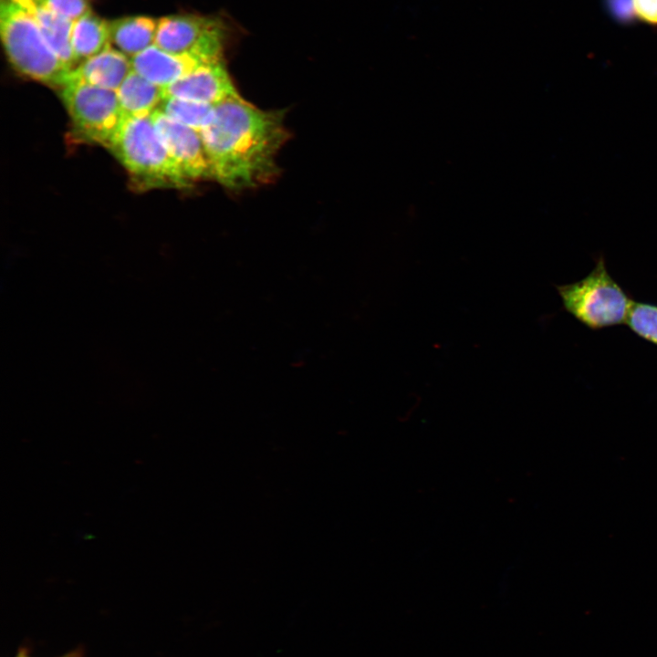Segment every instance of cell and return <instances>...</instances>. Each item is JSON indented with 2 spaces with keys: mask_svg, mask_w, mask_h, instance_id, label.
<instances>
[{
  "mask_svg": "<svg viewBox=\"0 0 657 657\" xmlns=\"http://www.w3.org/2000/svg\"><path fill=\"white\" fill-rule=\"evenodd\" d=\"M200 133L213 178L232 190L269 182L287 139L281 112L261 110L239 94L216 105L213 120Z\"/></svg>",
  "mask_w": 657,
  "mask_h": 657,
  "instance_id": "6da1fadb",
  "label": "cell"
},
{
  "mask_svg": "<svg viewBox=\"0 0 657 657\" xmlns=\"http://www.w3.org/2000/svg\"><path fill=\"white\" fill-rule=\"evenodd\" d=\"M0 35L6 57L17 73L53 88L67 83L72 68L45 40L34 0H0Z\"/></svg>",
  "mask_w": 657,
  "mask_h": 657,
  "instance_id": "7a4b0ae2",
  "label": "cell"
},
{
  "mask_svg": "<svg viewBox=\"0 0 657 657\" xmlns=\"http://www.w3.org/2000/svg\"><path fill=\"white\" fill-rule=\"evenodd\" d=\"M108 149L137 190L191 186L169 153L151 116L125 117Z\"/></svg>",
  "mask_w": 657,
  "mask_h": 657,
  "instance_id": "3957f363",
  "label": "cell"
},
{
  "mask_svg": "<svg viewBox=\"0 0 657 657\" xmlns=\"http://www.w3.org/2000/svg\"><path fill=\"white\" fill-rule=\"evenodd\" d=\"M556 287L565 310L591 329L626 323L634 302L610 275L602 256L584 278Z\"/></svg>",
  "mask_w": 657,
  "mask_h": 657,
  "instance_id": "277c9868",
  "label": "cell"
},
{
  "mask_svg": "<svg viewBox=\"0 0 657 657\" xmlns=\"http://www.w3.org/2000/svg\"><path fill=\"white\" fill-rule=\"evenodd\" d=\"M59 89L76 136L108 148L125 119L117 91L76 80Z\"/></svg>",
  "mask_w": 657,
  "mask_h": 657,
  "instance_id": "5b68a950",
  "label": "cell"
},
{
  "mask_svg": "<svg viewBox=\"0 0 657 657\" xmlns=\"http://www.w3.org/2000/svg\"><path fill=\"white\" fill-rule=\"evenodd\" d=\"M226 29L222 20L200 15H171L158 19L155 45L173 54L204 61L222 59Z\"/></svg>",
  "mask_w": 657,
  "mask_h": 657,
  "instance_id": "8992f818",
  "label": "cell"
},
{
  "mask_svg": "<svg viewBox=\"0 0 657 657\" xmlns=\"http://www.w3.org/2000/svg\"><path fill=\"white\" fill-rule=\"evenodd\" d=\"M151 120L169 153L191 185L213 178L200 131L179 123L159 110L151 114Z\"/></svg>",
  "mask_w": 657,
  "mask_h": 657,
  "instance_id": "52a82bcc",
  "label": "cell"
},
{
  "mask_svg": "<svg viewBox=\"0 0 657 657\" xmlns=\"http://www.w3.org/2000/svg\"><path fill=\"white\" fill-rule=\"evenodd\" d=\"M165 97L179 98L216 106L238 95L222 59L201 64L164 88Z\"/></svg>",
  "mask_w": 657,
  "mask_h": 657,
  "instance_id": "ba28073f",
  "label": "cell"
},
{
  "mask_svg": "<svg viewBox=\"0 0 657 657\" xmlns=\"http://www.w3.org/2000/svg\"><path fill=\"white\" fill-rule=\"evenodd\" d=\"M132 69L149 81L166 88L204 61L188 54H173L155 44L130 58Z\"/></svg>",
  "mask_w": 657,
  "mask_h": 657,
  "instance_id": "9c48e42d",
  "label": "cell"
},
{
  "mask_svg": "<svg viewBox=\"0 0 657 657\" xmlns=\"http://www.w3.org/2000/svg\"><path fill=\"white\" fill-rule=\"evenodd\" d=\"M132 70L130 58L110 45L76 66L68 81H81L117 91Z\"/></svg>",
  "mask_w": 657,
  "mask_h": 657,
  "instance_id": "30bf717a",
  "label": "cell"
},
{
  "mask_svg": "<svg viewBox=\"0 0 657 657\" xmlns=\"http://www.w3.org/2000/svg\"><path fill=\"white\" fill-rule=\"evenodd\" d=\"M158 20L146 16H123L110 21V43L131 58L154 45Z\"/></svg>",
  "mask_w": 657,
  "mask_h": 657,
  "instance_id": "8fae6325",
  "label": "cell"
},
{
  "mask_svg": "<svg viewBox=\"0 0 657 657\" xmlns=\"http://www.w3.org/2000/svg\"><path fill=\"white\" fill-rule=\"evenodd\" d=\"M125 117L151 116L165 99L164 88L158 86L134 70L117 90Z\"/></svg>",
  "mask_w": 657,
  "mask_h": 657,
  "instance_id": "7c38bea8",
  "label": "cell"
},
{
  "mask_svg": "<svg viewBox=\"0 0 657 657\" xmlns=\"http://www.w3.org/2000/svg\"><path fill=\"white\" fill-rule=\"evenodd\" d=\"M71 48L76 66L106 49L110 43V21L91 10L73 21Z\"/></svg>",
  "mask_w": 657,
  "mask_h": 657,
  "instance_id": "4fadbf2b",
  "label": "cell"
},
{
  "mask_svg": "<svg viewBox=\"0 0 657 657\" xmlns=\"http://www.w3.org/2000/svg\"><path fill=\"white\" fill-rule=\"evenodd\" d=\"M35 16L43 36L55 54L70 68L76 67L71 48L73 21L34 0Z\"/></svg>",
  "mask_w": 657,
  "mask_h": 657,
  "instance_id": "5bb4252c",
  "label": "cell"
},
{
  "mask_svg": "<svg viewBox=\"0 0 657 657\" xmlns=\"http://www.w3.org/2000/svg\"><path fill=\"white\" fill-rule=\"evenodd\" d=\"M215 106L165 97L159 110L181 124L201 131L213 120Z\"/></svg>",
  "mask_w": 657,
  "mask_h": 657,
  "instance_id": "9a60e30c",
  "label": "cell"
},
{
  "mask_svg": "<svg viewBox=\"0 0 657 657\" xmlns=\"http://www.w3.org/2000/svg\"><path fill=\"white\" fill-rule=\"evenodd\" d=\"M626 324L637 336L657 345V305L633 302Z\"/></svg>",
  "mask_w": 657,
  "mask_h": 657,
  "instance_id": "2e32d148",
  "label": "cell"
},
{
  "mask_svg": "<svg viewBox=\"0 0 657 657\" xmlns=\"http://www.w3.org/2000/svg\"><path fill=\"white\" fill-rule=\"evenodd\" d=\"M57 14L75 21L91 10V0H36Z\"/></svg>",
  "mask_w": 657,
  "mask_h": 657,
  "instance_id": "e0dca14e",
  "label": "cell"
},
{
  "mask_svg": "<svg viewBox=\"0 0 657 657\" xmlns=\"http://www.w3.org/2000/svg\"><path fill=\"white\" fill-rule=\"evenodd\" d=\"M603 3L614 21L628 25L636 19L632 0H603Z\"/></svg>",
  "mask_w": 657,
  "mask_h": 657,
  "instance_id": "ac0fdd59",
  "label": "cell"
},
{
  "mask_svg": "<svg viewBox=\"0 0 657 657\" xmlns=\"http://www.w3.org/2000/svg\"><path fill=\"white\" fill-rule=\"evenodd\" d=\"M636 19L657 26V0H632Z\"/></svg>",
  "mask_w": 657,
  "mask_h": 657,
  "instance_id": "d6986e66",
  "label": "cell"
},
{
  "mask_svg": "<svg viewBox=\"0 0 657 657\" xmlns=\"http://www.w3.org/2000/svg\"><path fill=\"white\" fill-rule=\"evenodd\" d=\"M16 657H28L24 652H21Z\"/></svg>",
  "mask_w": 657,
  "mask_h": 657,
  "instance_id": "ffe728a7",
  "label": "cell"
},
{
  "mask_svg": "<svg viewBox=\"0 0 657 657\" xmlns=\"http://www.w3.org/2000/svg\"><path fill=\"white\" fill-rule=\"evenodd\" d=\"M64 657H78V656L72 653V654H69V655H67V656H64Z\"/></svg>",
  "mask_w": 657,
  "mask_h": 657,
  "instance_id": "44dd1931",
  "label": "cell"
}]
</instances>
